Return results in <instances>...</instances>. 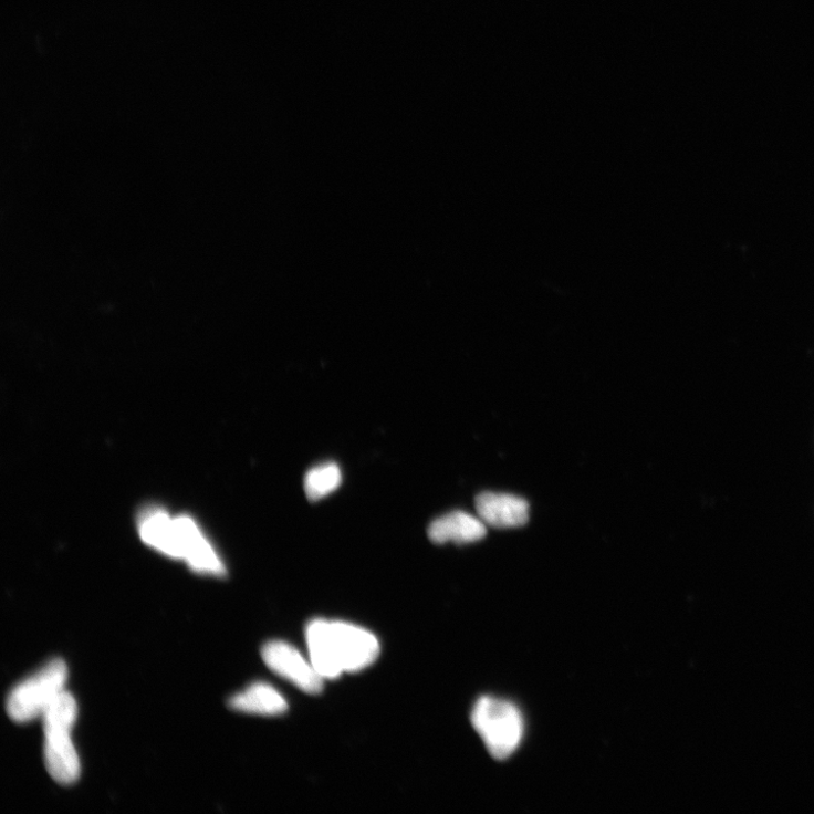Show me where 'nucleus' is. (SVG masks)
<instances>
[{"label": "nucleus", "mask_w": 814, "mask_h": 814, "mask_svg": "<svg viewBox=\"0 0 814 814\" xmlns=\"http://www.w3.org/2000/svg\"><path fill=\"white\" fill-rule=\"evenodd\" d=\"M342 472L336 463L330 462L317 466L304 477V492L312 501H319L338 489L342 483Z\"/></svg>", "instance_id": "9b49d317"}, {"label": "nucleus", "mask_w": 814, "mask_h": 814, "mask_svg": "<svg viewBox=\"0 0 814 814\" xmlns=\"http://www.w3.org/2000/svg\"><path fill=\"white\" fill-rule=\"evenodd\" d=\"M76 718L77 703L65 690L42 716L45 768L49 775L62 785L73 784L80 778V759L71 739Z\"/></svg>", "instance_id": "f03ea898"}, {"label": "nucleus", "mask_w": 814, "mask_h": 814, "mask_svg": "<svg viewBox=\"0 0 814 814\" xmlns=\"http://www.w3.org/2000/svg\"><path fill=\"white\" fill-rule=\"evenodd\" d=\"M473 728L490 754L498 760L511 756L524 735V721L516 706L493 697L477 701L471 716Z\"/></svg>", "instance_id": "7ed1b4c3"}, {"label": "nucleus", "mask_w": 814, "mask_h": 814, "mask_svg": "<svg viewBox=\"0 0 814 814\" xmlns=\"http://www.w3.org/2000/svg\"><path fill=\"white\" fill-rule=\"evenodd\" d=\"M69 669L62 659L51 660L36 675L19 685L7 703L9 717L17 723L42 718L43 712L63 691Z\"/></svg>", "instance_id": "20e7f679"}, {"label": "nucleus", "mask_w": 814, "mask_h": 814, "mask_svg": "<svg viewBox=\"0 0 814 814\" xmlns=\"http://www.w3.org/2000/svg\"><path fill=\"white\" fill-rule=\"evenodd\" d=\"M229 707L236 711L247 712V714L278 717L288 710V702L275 688L258 682L233 696L229 701Z\"/></svg>", "instance_id": "9d476101"}, {"label": "nucleus", "mask_w": 814, "mask_h": 814, "mask_svg": "<svg viewBox=\"0 0 814 814\" xmlns=\"http://www.w3.org/2000/svg\"><path fill=\"white\" fill-rule=\"evenodd\" d=\"M265 665L279 677L288 680L305 693L319 695L324 679L312 661L305 659L292 645L284 641L268 643L262 650Z\"/></svg>", "instance_id": "39448f33"}, {"label": "nucleus", "mask_w": 814, "mask_h": 814, "mask_svg": "<svg viewBox=\"0 0 814 814\" xmlns=\"http://www.w3.org/2000/svg\"><path fill=\"white\" fill-rule=\"evenodd\" d=\"M182 533L184 560L200 574L225 576L226 567L215 547L188 516H178Z\"/></svg>", "instance_id": "6e6552de"}, {"label": "nucleus", "mask_w": 814, "mask_h": 814, "mask_svg": "<svg viewBox=\"0 0 814 814\" xmlns=\"http://www.w3.org/2000/svg\"><path fill=\"white\" fill-rule=\"evenodd\" d=\"M487 535L486 524L480 518L456 511L435 520L429 529L428 536L436 544L453 542L468 544L482 540Z\"/></svg>", "instance_id": "1a4fd4ad"}, {"label": "nucleus", "mask_w": 814, "mask_h": 814, "mask_svg": "<svg viewBox=\"0 0 814 814\" xmlns=\"http://www.w3.org/2000/svg\"><path fill=\"white\" fill-rule=\"evenodd\" d=\"M305 640L312 665L324 680L363 671L380 653L371 632L344 622L313 620L305 629Z\"/></svg>", "instance_id": "f257e3e1"}, {"label": "nucleus", "mask_w": 814, "mask_h": 814, "mask_svg": "<svg viewBox=\"0 0 814 814\" xmlns=\"http://www.w3.org/2000/svg\"><path fill=\"white\" fill-rule=\"evenodd\" d=\"M480 520L494 529H515L524 526L530 519V505L523 498L483 492L476 499Z\"/></svg>", "instance_id": "423d86ee"}, {"label": "nucleus", "mask_w": 814, "mask_h": 814, "mask_svg": "<svg viewBox=\"0 0 814 814\" xmlns=\"http://www.w3.org/2000/svg\"><path fill=\"white\" fill-rule=\"evenodd\" d=\"M142 540L164 554L182 559V539L177 518H171L159 508L145 511L138 521Z\"/></svg>", "instance_id": "0eeeda50"}]
</instances>
